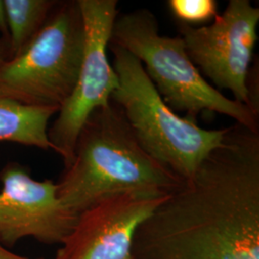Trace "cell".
I'll return each mask as SVG.
<instances>
[{
  "label": "cell",
  "mask_w": 259,
  "mask_h": 259,
  "mask_svg": "<svg viewBox=\"0 0 259 259\" xmlns=\"http://www.w3.org/2000/svg\"><path fill=\"white\" fill-rule=\"evenodd\" d=\"M258 22L259 9L250 0H231L209 25H178L186 53L201 74L219 89L231 92L233 100L248 106L257 115L247 82Z\"/></svg>",
  "instance_id": "52a82bcc"
},
{
  "label": "cell",
  "mask_w": 259,
  "mask_h": 259,
  "mask_svg": "<svg viewBox=\"0 0 259 259\" xmlns=\"http://www.w3.org/2000/svg\"><path fill=\"white\" fill-rule=\"evenodd\" d=\"M168 6L180 22L189 25L206 22L218 15L214 0H169Z\"/></svg>",
  "instance_id": "7c38bea8"
},
{
  "label": "cell",
  "mask_w": 259,
  "mask_h": 259,
  "mask_svg": "<svg viewBox=\"0 0 259 259\" xmlns=\"http://www.w3.org/2000/svg\"><path fill=\"white\" fill-rule=\"evenodd\" d=\"M133 259H259V132L227 128L136 232Z\"/></svg>",
  "instance_id": "6da1fadb"
},
{
  "label": "cell",
  "mask_w": 259,
  "mask_h": 259,
  "mask_svg": "<svg viewBox=\"0 0 259 259\" xmlns=\"http://www.w3.org/2000/svg\"><path fill=\"white\" fill-rule=\"evenodd\" d=\"M11 58L9 39L0 37V65H3Z\"/></svg>",
  "instance_id": "5bb4252c"
},
{
  "label": "cell",
  "mask_w": 259,
  "mask_h": 259,
  "mask_svg": "<svg viewBox=\"0 0 259 259\" xmlns=\"http://www.w3.org/2000/svg\"><path fill=\"white\" fill-rule=\"evenodd\" d=\"M58 112L55 108L30 107L0 96V142L52 150L48 123Z\"/></svg>",
  "instance_id": "30bf717a"
},
{
  "label": "cell",
  "mask_w": 259,
  "mask_h": 259,
  "mask_svg": "<svg viewBox=\"0 0 259 259\" xmlns=\"http://www.w3.org/2000/svg\"><path fill=\"white\" fill-rule=\"evenodd\" d=\"M112 67L119 85L111 95L124 112L140 145L158 162L187 180L219 146L227 128L206 130L171 110L139 60L128 51L109 45Z\"/></svg>",
  "instance_id": "277c9868"
},
{
  "label": "cell",
  "mask_w": 259,
  "mask_h": 259,
  "mask_svg": "<svg viewBox=\"0 0 259 259\" xmlns=\"http://www.w3.org/2000/svg\"><path fill=\"white\" fill-rule=\"evenodd\" d=\"M83 47L84 25L78 0L58 1L37 36L0 65V96L60 111L74 90Z\"/></svg>",
  "instance_id": "5b68a950"
},
{
  "label": "cell",
  "mask_w": 259,
  "mask_h": 259,
  "mask_svg": "<svg viewBox=\"0 0 259 259\" xmlns=\"http://www.w3.org/2000/svg\"><path fill=\"white\" fill-rule=\"evenodd\" d=\"M0 259H45V258H30L27 256H22L17 254L5 247L3 244L0 243Z\"/></svg>",
  "instance_id": "9a60e30c"
},
{
  "label": "cell",
  "mask_w": 259,
  "mask_h": 259,
  "mask_svg": "<svg viewBox=\"0 0 259 259\" xmlns=\"http://www.w3.org/2000/svg\"><path fill=\"white\" fill-rule=\"evenodd\" d=\"M57 2L55 0H4L11 58L18 55L37 36Z\"/></svg>",
  "instance_id": "8fae6325"
},
{
  "label": "cell",
  "mask_w": 259,
  "mask_h": 259,
  "mask_svg": "<svg viewBox=\"0 0 259 259\" xmlns=\"http://www.w3.org/2000/svg\"><path fill=\"white\" fill-rule=\"evenodd\" d=\"M0 243L11 248L24 238L62 244L77 217L66 209L51 180L37 181L27 167L8 162L0 171Z\"/></svg>",
  "instance_id": "ba28073f"
},
{
  "label": "cell",
  "mask_w": 259,
  "mask_h": 259,
  "mask_svg": "<svg viewBox=\"0 0 259 259\" xmlns=\"http://www.w3.org/2000/svg\"><path fill=\"white\" fill-rule=\"evenodd\" d=\"M158 27L151 11H131L115 19L110 44L139 60L157 93L175 112H185L194 121L201 112H216L259 132L258 115L208 83L187 55L183 38L161 36Z\"/></svg>",
  "instance_id": "3957f363"
},
{
  "label": "cell",
  "mask_w": 259,
  "mask_h": 259,
  "mask_svg": "<svg viewBox=\"0 0 259 259\" xmlns=\"http://www.w3.org/2000/svg\"><path fill=\"white\" fill-rule=\"evenodd\" d=\"M0 37H6L9 39V29L4 0H0Z\"/></svg>",
  "instance_id": "4fadbf2b"
},
{
  "label": "cell",
  "mask_w": 259,
  "mask_h": 259,
  "mask_svg": "<svg viewBox=\"0 0 259 259\" xmlns=\"http://www.w3.org/2000/svg\"><path fill=\"white\" fill-rule=\"evenodd\" d=\"M84 25L83 60L74 90L51 127L48 139L62 157L65 168L74 158L76 140L93 111L108 105L119 82L110 64L107 49L114 21L118 17L116 0H78Z\"/></svg>",
  "instance_id": "8992f818"
},
{
  "label": "cell",
  "mask_w": 259,
  "mask_h": 259,
  "mask_svg": "<svg viewBox=\"0 0 259 259\" xmlns=\"http://www.w3.org/2000/svg\"><path fill=\"white\" fill-rule=\"evenodd\" d=\"M167 196L125 193L93 204L78 215L53 259H133L139 226Z\"/></svg>",
  "instance_id": "9c48e42d"
},
{
  "label": "cell",
  "mask_w": 259,
  "mask_h": 259,
  "mask_svg": "<svg viewBox=\"0 0 259 259\" xmlns=\"http://www.w3.org/2000/svg\"><path fill=\"white\" fill-rule=\"evenodd\" d=\"M184 183L143 149L120 107L111 99L83 124L73 161L56 184L61 203L78 216L108 197L166 196Z\"/></svg>",
  "instance_id": "7a4b0ae2"
}]
</instances>
